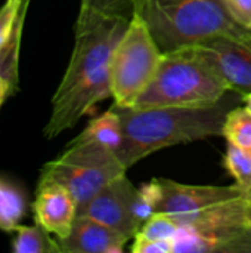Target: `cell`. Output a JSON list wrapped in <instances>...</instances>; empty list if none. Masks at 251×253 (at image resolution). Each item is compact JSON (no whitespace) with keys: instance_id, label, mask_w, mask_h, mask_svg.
Returning a JSON list of instances; mask_svg holds the SVG:
<instances>
[{"instance_id":"8","label":"cell","mask_w":251,"mask_h":253,"mask_svg":"<svg viewBox=\"0 0 251 253\" xmlns=\"http://www.w3.org/2000/svg\"><path fill=\"white\" fill-rule=\"evenodd\" d=\"M163 187L160 213L182 216L195 213L206 208L234 200L247 194L238 184L234 185H189L173 179L158 178Z\"/></svg>"},{"instance_id":"16","label":"cell","mask_w":251,"mask_h":253,"mask_svg":"<svg viewBox=\"0 0 251 253\" xmlns=\"http://www.w3.org/2000/svg\"><path fill=\"white\" fill-rule=\"evenodd\" d=\"M222 136L228 144L251 151V111L246 105H237L226 114Z\"/></svg>"},{"instance_id":"13","label":"cell","mask_w":251,"mask_h":253,"mask_svg":"<svg viewBox=\"0 0 251 253\" xmlns=\"http://www.w3.org/2000/svg\"><path fill=\"white\" fill-rule=\"evenodd\" d=\"M27 194L10 179L0 175V231L13 233L27 215Z\"/></svg>"},{"instance_id":"5","label":"cell","mask_w":251,"mask_h":253,"mask_svg":"<svg viewBox=\"0 0 251 253\" xmlns=\"http://www.w3.org/2000/svg\"><path fill=\"white\" fill-rule=\"evenodd\" d=\"M126 170L114 151L93 142H70L61 156L41 168L40 179L64 185L81 208Z\"/></svg>"},{"instance_id":"9","label":"cell","mask_w":251,"mask_h":253,"mask_svg":"<svg viewBox=\"0 0 251 253\" xmlns=\"http://www.w3.org/2000/svg\"><path fill=\"white\" fill-rule=\"evenodd\" d=\"M229 83L231 89L246 96L251 93V30L238 36H219L200 44Z\"/></svg>"},{"instance_id":"2","label":"cell","mask_w":251,"mask_h":253,"mask_svg":"<svg viewBox=\"0 0 251 253\" xmlns=\"http://www.w3.org/2000/svg\"><path fill=\"white\" fill-rule=\"evenodd\" d=\"M229 90V83L209 52L200 44L186 46L163 53L152 82L132 107L206 105Z\"/></svg>"},{"instance_id":"6","label":"cell","mask_w":251,"mask_h":253,"mask_svg":"<svg viewBox=\"0 0 251 253\" xmlns=\"http://www.w3.org/2000/svg\"><path fill=\"white\" fill-rule=\"evenodd\" d=\"M145 19L133 13L111 59L112 99L118 107H132L152 82L163 58Z\"/></svg>"},{"instance_id":"20","label":"cell","mask_w":251,"mask_h":253,"mask_svg":"<svg viewBox=\"0 0 251 253\" xmlns=\"http://www.w3.org/2000/svg\"><path fill=\"white\" fill-rule=\"evenodd\" d=\"M178 230H179V222L173 216L157 212L139 228L136 234H141L152 240H172L173 242Z\"/></svg>"},{"instance_id":"7","label":"cell","mask_w":251,"mask_h":253,"mask_svg":"<svg viewBox=\"0 0 251 253\" xmlns=\"http://www.w3.org/2000/svg\"><path fill=\"white\" fill-rule=\"evenodd\" d=\"M135 194L136 187L126 175H121L107 184L86 205L78 208L77 215L95 219L132 240L141 228L132 211Z\"/></svg>"},{"instance_id":"19","label":"cell","mask_w":251,"mask_h":253,"mask_svg":"<svg viewBox=\"0 0 251 253\" xmlns=\"http://www.w3.org/2000/svg\"><path fill=\"white\" fill-rule=\"evenodd\" d=\"M223 166L243 190L251 191V153L228 144L223 156Z\"/></svg>"},{"instance_id":"11","label":"cell","mask_w":251,"mask_h":253,"mask_svg":"<svg viewBox=\"0 0 251 253\" xmlns=\"http://www.w3.org/2000/svg\"><path fill=\"white\" fill-rule=\"evenodd\" d=\"M58 242L62 253H123L130 240L95 219L77 215L70 234Z\"/></svg>"},{"instance_id":"22","label":"cell","mask_w":251,"mask_h":253,"mask_svg":"<svg viewBox=\"0 0 251 253\" xmlns=\"http://www.w3.org/2000/svg\"><path fill=\"white\" fill-rule=\"evenodd\" d=\"M132 253H173L172 240H152L141 234L133 237V245L130 248Z\"/></svg>"},{"instance_id":"18","label":"cell","mask_w":251,"mask_h":253,"mask_svg":"<svg viewBox=\"0 0 251 253\" xmlns=\"http://www.w3.org/2000/svg\"><path fill=\"white\" fill-rule=\"evenodd\" d=\"M163 199V187L160 179H152L136 188V194L132 203L133 216L139 227H142L152 215L158 212Z\"/></svg>"},{"instance_id":"21","label":"cell","mask_w":251,"mask_h":253,"mask_svg":"<svg viewBox=\"0 0 251 253\" xmlns=\"http://www.w3.org/2000/svg\"><path fill=\"white\" fill-rule=\"evenodd\" d=\"M30 0H6L0 7V49L9 40L19 15L27 9Z\"/></svg>"},{"instance_id":"26","label":"cell","mask_w":251,"mask_h":253,"mask_svg":"<svg viewBox=\"0 0 251 253\" xmlns=\"http://www.w3.org/2000/svg\"><path fill=\"white\" fill-rule=\"evenodd\" d=\"M243 104L249 108L251 111V93L249 95H246V96H243Z\"/></svg>"},{"instance_id":"25","label":"cell","mask_w":251,"mask_h":253,"mask_svg":"<svg viewBox=\"0 0 251 253\" xmlns=\"http://www.w3.org/2000/svg\"><path fill=\"white\" fill-rule=\"evenodd\" d=\"M247 215H249V221L251 224V191L247 193Z\"/></svg>"},{"instance_id":"10","label":"cell","mask_w":251,"mask_h":253,"mask_svg":"<svg viewBox=\"0 0 251 253\" xmlns=\"http://www.w3.org/2000/svg\"><path fill=\"white\" fill-rule=\"evenodd\" d=\"M31 209L34 222L58 240L70 234L78 213L72 194L59 182L44 179H38Z\"/></svg>"},{"instance_id":"27","label":"cell","mask_w":251,"mask_h":253,"mask_svg":"<svg viewBox=\"0 0 251 253\" xmlns=\"http://www.w3.org/2000/svg\"><path fill=\"white\" fill-rule=\"evenodd\" d=\"M250 153H251V151H250Z\"/></svg>"},{"instance_id":"24","label":"cell","mask_w":251,"mask_h":253,"mask_svg":"<svg viewBox=\"0 0 251 253\" xmlns=\"http://www.w3.org/2000/svg\"><path fill=\"white\" fill-rule=\"evenodd\" d=\"M7 96H10V89H9V84L4 80V77L0 74V108L3 105V102L7 99Z\"/></svg>"},{"instance_id":"14","label":"cell","mask_w":251,"mask_h":253,"mask_svg":"<svg viewBox=\"0 0 251 253\" xmlns=\"http://www.w3.org/2000/svg\"><path fill=\"white\" fill-rule=\"evenodd\" d=\"M28 9V7H27ZM27 9H24L19 15V19L4 46L0 49V74L9 84L10 96L15 95L19 89V49L24 31V22Z\"/></svg>"},{"instance_id":"12","label":"cell","mask_w":251,"mask_h":253,"mask_svg":"<svg viewBox=\"0 0 251 253\" xmlns=\"http://www.w3.org/2000/svg\"><path fill=\"white\" fill-rule=\"evenodd\" d=\"M124 141L123 122L117 108L112 105L108 111L92 119L83 132L71 142H93L118 154Z\"/></svg>"},{"instance_id":"17","label":"cell","mask_w":251,"mask_h":253,"mask_svg":"<svg viewBox=\"0 0 251 253\" xmlns=\"http://www.w3.org/2000/svg\"><path fill=\"white\" fill-rule=\"evenodd\" d=\"M136 0H80L77 22H86L96 18L123 16L132 18Z\"/></svg>"},{"instance_id":"23","label":"cell","mask_w":251,"mask_h":253,"mask_svg":"<svg viewBox=\"0 0 251 253\" xmlns=\"http://www.w3.org/2000/svg\"><path fill=\"white\" fill-rule=\"evenodd\" d=\"M229 16L244 30H251V0H223Z\"/></svg>"},{"instance_id":"3","label":"cell","mask_w":251,"mask_h":253,"mask_svg":"<svg viewBox=\"0 0 251 253\" xmlns=\"http://www.w3.org/2000/svg\"><path fill=\"white\" fill-rule=\"evenodd\" d=\"M133 13L145 19L163 52L249 31L229 16L223 0H136Z\"/></svg>"},{"instance_id":"4","label":"cell","mask_w":251,"mask_h":253,"mask_svg":"<svg viewBox=\"0 0 251 253\" xmlns=\"http://www.w3.org/2000/svg\"><path fill=\"white\" fill-rule=\"evenodd\" d=\"M173 218L179 222L173 253H251L247 194Z\"/></svg>"},{"instance_id":"15","label":"cell","mask_w":251,"mask_h":253,"mask_svg":"<svg viewBox=\"0 0 251 253\" xmlns=\"http://www.w3.org/2000/svg\"><path fill=\"white\" fill-rule=\"evenodd\" d=\"M38 224L33 227L19 225L15 230L12 251L15 253H62L58 239H52Z\"/></svg>"},{"instance_id":"1","label":"cell","mask_w":251,"mask_h":253,"mask_svg":"<svg viewBox=\"0 0 251 253\" xmlns=\"http://www.w3.org/2000/svg\"><path fill=\"white\" fill-rule=\"evenodd\" d=\"M243 102V96L229 90L223 98L206 105L182 107H118L124 141L118 159L129 169L155 151L222 136L226 114Z\"/></svg>"}]
</instances>
